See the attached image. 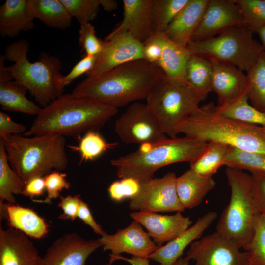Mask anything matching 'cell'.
Here are the masks:
<instances>
[{
  "instance_id": "obj_1",
  "label": "cell",
  "mask_w": 265,
  "mask_h": 265,
  "mask_svg": "<svg viewBox=\"0 0 265 265\" xmlns=\"http://www.w3.org/2000/svg\"><path fill=\"white\" fill-rule=\"evenodd\" d=\"M165 76L157 65L144 59L137 60L88 76L71 93L118 108L146 99L153 86Z\"/></svg>"
},
{
  "instance_id": "obj_2",
  "label": "cell",
  "mask_w": 265,
  "mask_h": 265,
  "mask_svg": "<svg viewBox=\"0 0 265 265\" xmlns=\"http://www.w3.org/2000/svg\"><path fill=\"white\" fill-rule=\"evenodd\" d=\"M118 109L94 100L67 93L41 108L30 128L23 134L34 136L55 133L76 138L95 131L114 116Z\"/></svg>"
},
{
  "instance_id": "obj_3",
  "label": "cell",
  "mask_w": 265,
  "mask_h": 265,
  "mask_svg": "<svg viewBox=\"0 0 265 265\" xmlns=\"http://www.w3.org/2000/svg\"><path fill=\"white\" fill-rule=\"evenodd\" d=\"M177 132L207 143L218 142L265 154V134L262 126L223 117L217 112L212 102L200 107L182 122Z\"/></svg>"
},
{
  "instance_id": "obj_4",
  "label": "cell",
  "mask_w": 265,
  "mask_h": 265,
  "mask_svg": "<svg viewBox=\"0 0 265 265\" xmlns=\"http://www.w3.org/2000/svg\"><path fill=\"white\" fill-rule=\"evenodd\" d=\"M207 142L186 136L169 138L153 144L141 145L138 150L112 159L118 178L131 177L140 182L153 178L165 166L179 162L190 163L202 153Z\"/></svg>"
},
{
  "instance_id": "obj_5",
  "label": "cell",
  "mask_w": 265,
  "mask_h": 265,
  "mask_svg": "<svg viewBox=\"0 0 265 265\" xmlns=\"http://www.w3.org/2000/svg\"><path fill=\"white\" fill-rule=\"evenodd\" d=\"M8 161L25 185L31 178L42 177L68 164L65 137L55 133L34 136L10 135L0 138Z\"/></svg>"
},
{
  "instance_id": "obj_6",
  "label": "cell",
  "mask_w": 265,
  "mask_h": 265,
  "mask_svg": "<svg viewBox=\"0 0 265 265\" xmlns=\"http://www.w3.org/2000/svg\"><path fill=\"white\" fill-rule=\"evenodd\" d=\"M29 47L27 40H19L7 45L3 55L5 60L14 62L8 67L14 80L44 107L63 94V64L58 57L45 52L40 54L38 60L31 62L27 57Z\"/></svg>"
},
{
  "instance_id": "obj_7",
  "label": "cell",
  "mask_w": 265,
  "mask_h": 265,
  "mask_svg": "<svg viewBox=\"0 0 265 265\" xmlns=\"http://www.w3.org/2000/svg\"><path fill=\"white\" fill-rule=\"evenodd\" d=\"M225 173L230 198L217 222L216 232L245 251L261 212L254 196L251 174L229 167Z\"/></svg>"
},
{
  "instance_id": "obj_8",
  "label": "cell",
  "mask_w": 265,
  "mask_h": 265,
  "mask_svg": "<svg viewBox=\"0 0 265 265\" xmlns=\"http://www.w3.org/2000/svg\"><path fill=\"white\" fill-rule=\"evenodd\" d=\"M146 100L163 132L175 138L178 126L200 107L204 99L185 79L165 76L153 86Z\"/></svg>"
},
{
  "instance_id": "obj_9",
  "label": "cell",
  "mask_w": 265,
  "mask_h": 265,
  "mask_svg": "<svg viewBox=\"0 0 265 265\" xmlns=\"http://www.w3.org/2000/svg\"><path fill=\"white\" fill-rule=\"evenodd\" d=\"M253 34L243 24L231 27L212 38L191 41L187 47L192 54L228 63L247 72L264 50L253 38Z\"/></svg>"
},
{
  "instance_id": "obj_10",
  "label": "cell",
  "mask_w": 265,
  "mask_h": 265,
  "mask_svg": "<svg viewBox=\"0 0 265 265\" xmlns=\"http://www.w3.org/2000/svg\"><path fill=\"white\" fill-rule=\"evenodd\" d=\"M115 132L127 144H153L167 139L146 104L132 103L115 121Z\"/></svg>"
},
{
  "instance_id": "obj_11",
  "label": "cell",
  "mask_w": 265,
  "mask_h": 265,
  "mask_svg": "<svg viewBox=\"0 0 265 265\" xmlns=\"http://www.w3.org/2000/svg\"><path fill=\"white\" fill-rule=\"evenodd\" d=\"M177 178L175 173L169 172L161 178L140 182L139 192L130 199V209L153 212H183L185 209L177 192Z\"/></svg>"
},
{
  "instance_id": "obj_12",
  "label": "cell",
  "mask_w": 265,
  "mask_h": 265,
  "mask_svg": "<svg viewBox=\"0 0 265 265\" xmlns=\"http://www.w3.org/2000/svg\"><path fill=\"white\" fill-rule=\"evenodd\" d=\"M216 231L192 242L186 257L193 265H250L248 252Z\"/></svg>"
},
{
  "instance_id": "obj_13",
  "label": "cell",
  "mask_w": 265,
  "mask_h": 265,
  "mask_svg": "<svg viewBox=\"0 0 265 265\" xmlns=\"http://www.w3.org/2000/svg\"><path fill=\"white\" fill-rule=\"evenodd\" d=\"M144 59L143 44L125 32L107 36L95 65L86 75L95 76L124 64Z\"/></svg>"
},
{
  "instance_id": "obj_14",
  "label": "cell",
  "mask_w": 265,
  "mask_h": 265,
  "mask_svg": "<svg viewBox=\"0 0 265 265\" xmlns=\"http://www.w3.org/2000/svg\"><path fill=\"white\" fill-rule=\"evenodd\" d=\"M98 240L103 250H110L111 256L126 253L132 256L147 258L159 247L142 225L135 220L115 234L105 233Z\"/></svg>"
},
{
  "instance_id": "obj_15",
  "label": "cell",
  "mask_w": 265,
  "mask_h": 265,
  "mask_svg": "<svg viewBox=\"0 0 265 265\" xmlns=\"http://www.w3.org/2000/svg\"><path fill=\"white\" fill-rule=\"evenodd\" d=\"M243 24V16L234 0H209L191 41L212 38L231 27Z\"/></svg>"
},
{
  "instance_id": "obj_16",
  "label": "cell",
  "mask_w": 265,
  "mask_h": 265,
  "mask_svg": "<svg viewBox=\"0 0 265 265\" xmlns=\"http://www.w3.org/2000/svg\"><path fill=\"white\" fill-rule=\"evenodd\" d=\"M101 245L98 239L86 240L76 233L56 239L42 257V265H86L88 257Z\"/></svg>"
},
{
  "instance_id": "obj_17",
  "label": "cell",
  "mask_w": 265,
  "mask_h": 265,
  "mask_svg": "<svg viewBox=\"0 0 265 265\" xmlns=\"http://www.w3.org/2000/svg\"><path fill=\"white\" fill-rule=\"evenodd\" d=\"M43 258L27 236L16 229L0 227V265H42Z\"/></svg>"
},
{
  "instance_id": "obj_18",
  "label": "cell",
  "mask_w": 265,
  "mask_h": 265,
  "mask_svg": "<svg viewBox=\"0 0 265 265\" xmlns=\"http://www.w3.org/2000/svg\"><path fill=\"white\" fill-rule=\"evenodd\" d=\"M130 217L144 226L154 242L159 247L172 240L189 228L192 222L181 212L173 215H161L156 212H133Z\"/></svg>"
},
{
  "instance_id": "obj_19",
  "label": "cell",
  "mask_w": 265,
  "mask_h": 265,
  "mask_svg": "<svg viewBox=\"0 0 265 265\" xmlns=\"http://www.w3.org/2000/svg\"><path fill=\"white\" fill-rule=\"evenodd\" d=\"M123 18L108 36L127 33L144 43L153 34V0H123Z\"/></svg>"
},
{
  "instance_id": "obj_20",
  "label": "cell",
  "mask_w": 265,
  "mask_h": 265,
  "mask_svg": "<svg viewBox=\"0 0 265 265\" xmlns=\"http://www.w3.org/2000/svg\"><path fill=\"white\" fill-rule=\"evenodd\" d=\"M216 212H207L175 238L149 255L147 258L160 265H173L181 257L186 248L199 239L205 231L217 219Z\"/></svg>"
},
{
  "instance_id": "obj_21",
  "label": "cell",
  "mask_w": 265,
  "mask_h": 265,
  "mask_svg": "<svg viewBox=\"0 0 265 265\" xmlns=\"http://www.w3.org/2000/svg\"><path fill=\"white\" fill-rule=\"evenodd\" d=\"M208 59L212 70V92L216 94L217 106H220L245 90L246 76L243 71L232 64L215 59Z\"/></svg>"
},
{
  "instance_id": "obj_22",
  "label": "cell",
  "mask_w": 265,
  "mask_h": 265,
  "mask_svg": "<svg viewBox=\"0 0 265 265\" xmlns=\"http://www.w3.org/2000/svg\"><path fill=\"white\" fill-rule=\"evenodd\" d=\"M209 0H189L164 32L175 43L187 47L191 41L206 8Z\"/></svg>"
},
{
  "instance_id": "obj_23",
  "label": "cell",
  "mask_w": 265,
  "mask_h": 265,
  "mask_svg": "<svg viewBox=\"0 0 265 265\" xmlns=\"http://www.w3.org/2000/svg\"><path fill=\"white\" fill-rule=\"evenodd\" d=\"M0 219L7 221L9 226L37 239L45 237L49 225L33 210L18 204L0 202Z\"/></svg>"
},
{
  "instance_id": "obj_24",
  "label": "cell",
  "mask_w": 265,
  "mask_h": 265,
  "mask_svg": "<svg viewBox=\"0 0 265 265\" xmlns=\"http://www.w3.org/2000/svg\"><path fill=\"white\" fill-rule=\"evenodd\" d=\"M34 18L28 0H6L0 6V34L13 38L33 28Z\"/></svg>"
},
{
  "instance_id": "obj_25",
  "label": "cell",
  "mask_w": 265,
  "mask_h": 265,
  "mask_svg": "<svg viewBox=\"0 0 265 265\" xmlns=\"http://www.w3.org/2000/svg\"><path fill=\"white\" fill-rule=\"evenodd\" d=\"M216 186L212 177L200 176L189 169L176 180V189L181 204L185 209L199 205Z\"/></svg>"
},
{
  "instance_id": "obj_26",
  "label": "cell",
  "mask_w": 265,
  "mask_h": 265,
  "mask_svg": "<svg viewBox=\"0 0 265 265\" xmlns=\"http://www.w3.org/2000/svg\"><path fill=\"white\" fill-rule=\"evenodd\" d=\"M156 33L162 45V54L158 66L168 77L185 79L186 66L191 53L187 47L171 40L164 32Z\"/></svg>"
},
{
  "instance_id": "obj_27",
  "label": "cell",
  "mask_w": 265,
  "mask_h": 265,
  "mask_svg": "<svg viewBox=\"0 0 265 265\" xmlns=\"http://www.w3.org/2000/svg\"><path fill=\"white\" fill-rule=\"evenodd\" d=\"M34 18L48 26L65 29L71 25L72 17L60 0H28Z\"/></svg>"
},
{
  "instance_id": "obj_28",
  "label": "cell",
  "mask_w": 265,
  "mask_h": 265,
  "mask_svg": "<svg viewBox=\"0 0 265 265\" xmlns=\"http://www.w3.org/2000/svg\"><path fill=\"white\" fill-rule=\"evenodd\" d=\"M27 91L15 80L0 82V104L3 109L37 116L41 108L26 97Z\"/></svg>"
},
{
  "instance_id": "obj_29",
  "label": "cell",
  "mask_w": 265,
  "mask_h": 265,
  "mask_svg": "<svg viewBox=\"0 0 265 265\" xmlns=\"http://www.w3.org/2000/svg\"><path fill=\"white\" fill-rule=\"evenodd\" d=\"M232 147L218 142H209L200 156L190 163V169L204 177H212L225 165Z\"/></svg>"
},
{
  "instance_id": "obj_30",
  "label": "cell",
  "mask_w": 265,
  "mask_h": 265,
  "mask_svg": "<svg viewBox=\"0 0 265 265\" xmlns=\"http://www.w3.org/2000/svg\"><path fill=\"white\" fill-rule=\"evenodd\" d=\"M245 90L227 103L216 106L217 112L220 115L236 121L251 124H265V113L256 109L248 103Z\"/></svg>"
},
{
  "instance_id": "obj_31",
  "label": "cell",
  "mask_w": 265,
  "mask_h": 265,
  "mask_svg": "<svg viewBox=\"0 0 265 265\" xmlns=\"http://www.w3.org/2000/svg\"><path fill=\"white\" fill-rule=\"evenodd\" d=\"M212 70L209 59L192 54L186 69L185 80L204 99L212 92Z\"/></svg>"
},
{
  "instance_id": "obj_32",
  "label": "cell",
  "mask_w": 265,
  "mask_h": 265,
  "mask_svg": "<svg viewBox=\"0 0 265 265\" xmlns=\"http://www.w3.org/2000/svg\"><path fill=\"white\" fill-rule=\"evenodd\" d=\"M25 184L10 166L3 141L0 139V202L15 204L14 195L21 194Z\"/></svg>"
},
{
  "instance_id": "obj_33",
  "label": "cell",
  "mask_w": 265,
  "mask_h": 265,
  "mask_svg": "<svg viewBox=\"0 0 265 265\" xmlns=\"http://www.w3.org/2000/svg\"><path fill=\"white\" fill-rule=\"evenodd\" d=\"M246 91L251 105L265 113V51L247 71Z\"/></svg>"
},
{
  "instance_id": "obj_34",
  "label": "cell",
  "mask_w": 265,
  "mask_h": 265,
  "mask_svg": "<svg viewBox=\"0 0 265 265\" xmlns=\"http://www.w3.org/2000/svg\"><path fill=\"white\" fill-rule=\"evenodd\" d=\"M189 0H153V33L164 32Z\"/></svg>"
},
{
  "instance_id": "obj_35",
  "label": "cell",
  "mask_w": 265,
  "mask_h": 265,
  "mask_svg": "<svg viewBox=\"0 0 265 265\" xmlns=\"http://www.w3.org/2000/svg\"><path fill=\"white\" fill-rule=\"evenodd\" d=\"M225 166L250 173H265V154L250 152L232 147Z\"/></svg>"
},
{
  "instance_id": "obj_36",
  "label": "cell",
  "mask_w": 265,
  "mask_h": 265,
  "mask_svg": "<svg viewBox=\"0 0 265 265\" xmlns=\"http://www.w3.org/2000/svg\"><path fill=\"white\" fill-rule=\"evenodd\" d=\"M117 144L106 142L98 132L91 131L87 132L80 139L79 146H70V147L80 152L81 162L94 160L104 152L115 147Z\"/></svg>"
},
{
  "instance_id": "obj_37",
  "label": "cell",
  "mask_w": 265,
  "mask_h": 265,
  "mask_svg": "<svg viewBox=\"0 0 265 265\" xmlns=\"http://www.w3.org/2000/svg\"><path fill=\"white\" fill-rule=\"evenodd\" d=\"M239 6L245 24L253 33L265 26V0H234Z\"/></svg>"
},
{
  "instance_id": "obj_38",
  "label": "cell",
  "mask_w": 265,
  "mask_h": 265,
  "mask_svg": "<svg viewBox=\"0 0 265 265\" xmlns=\"http://www.w3.org/2000/svg\"><path fill=\"white\" fill-rule=\"evenodd\" d=\"M245 251L250 265H265V215L262 213L257 218L252 239Z\"/></svg>"
},
{
  "instance_id": "obj_39",
  "label": "cell",
  "mask_w": 265,
  "mask_h": 265,
  "mask_svg": "<svg viewBox=\"0 0 265 265\" xmlns=\"http://www.w3.org/2000/svg\"><path fill=\"white\" fill-rule=\"evenodd\" d=\"M71 17L80 23H90L97 16L99 0H60Z\"/></svg>"
},
{
  "instance_id": "obj_40",
  "label": "cell",
  "mask_w": 265,
  "mask_h": 265,
  "mask_svg": "<svg viewBox=\"0 0 265 265\" xmlns=\"http://www.w3.org/2000/svg\"><path fill=\"white\" fill-rule=\"evenodd\" d=\"M79 42L85 52V55H99L103 50L104 40L95 34L94 26L90 23L80 24Z\"/></svg>"
},
{
  "instance_id": "obj_41",
  "label": "cell",
  "mask_w": 265,
  "mask_h": 265,
  "mask_svg": "<svg viewBox=\"0 0 265 265\" xmlns=\"http://www.w3.org/2000/svg\"><path fill=\"white\" fill-rule=\"evenodd\" d=\"M140 187L139 181L128 177L112 182L107 190L111 199L116 202H120L126 198L130 199L134 197L139 192Z\"/></svg>"
},
{
  "instance_id": "obj_42",
  "label": "cell",
  "mask_w": 265,
  "mask_h": 265,
  "mask_svg": "<svg viewBox=\"0 0 265 265\" xmlns=\"http://www.w3.org/2000/svg\"><path fill=\"white\" fill-rule=\"evenodd\" d=\"M67 175L60 171L50 172L45 176V188L47 196L44 200L33 201L36 202L51 203L53 199H55L60 196V192L64 189H69L70 183L66 179Z\"/></svg>"
},
{
  "instance_id": "obj_43",
  "label": "cell",
  "mask_w": 265,
  "mask_h": 265,
  "mask_svg": "<svg viewBox=\"0 0 265 265\" xmlns=\"http://www.w3.org/2000/svg\"><path fill=\"white\" fill-rule=\"evenodd\" d=\"M98 55H85L79 61L66 75L62 77L61 84L63 88L69 85L76 79L84 74H88L94 67Z\"/></svg>"
},
{
  "instance_id": "obj_44",
  "label": "cell",
  "mask_w": 265,
  "mask_h": 265,
  "mask_svg": "<svg viewBox=\"0 0 265 265\" xmlns=\"http://www.w3.org/2000/svg\"><path fill=\"white\" fill-rule=\"evenodd\" d=\"M60 199L58 206L62 210L63 213L58 218L61 220H75L79 209L80 195L60 196Z\"/></svg>"
},
{
  "instance_id": "obj_45",
  "label": "cell",
  "mask_w": 265,
  "mask_h": 265,
  "mask_svg": "<svg viewBox=\"0 0 265 265\" xmlns=\"http://www.w3.org/2000/svg\"><path fill=\"white\" fill-rule=\"evenodd\" d=\"M143 44L145 60L158 66L162 54V45L158 34L153 33Z\"/></svg>"
},
{
  "instance_id": "obj_46",
  "label": "cell",
  "mask_w": 265,
  "mask_h": 265,
  "mask_svg": "<svg viewBox=\"0 0 265 265\" xmlns=\"http://www.w3.org/2000/svg\"><path fill=\"white\" fill-rule=\"evenodd\" d=\"M252 189L261 213L265 215V173L251 172Z\"/></svg>"
},
{
  "instance_id": "obj_47",
  "label": "cell",
  "mask_w": 265,
  "mask_h": 265,
  "mask_svg": "<svg viewBox=\"0 0 265 265\" xmlns=\"http://www.w3.org/2000/svg\"><path fill=\"white\" fill-rule=\"evenodd\" d=\"M26 131L24 125L14 122L7 114L0 112V138L10 135L24 134Z\"/></svg>"
},
{
  "instance_id": "obj_48",
  "label": "cell",
  "mask_w": 265,
  "mask_h": 265,
  "mask_svg": "<svg viewBox=\"0 0 265 265\" xmlns=\"http://www.w3.org/2000/svg\"><path fill=\"white\" fill-rule=\"evenodd\" d=\"M77 217L89 226L96 233L102 236L106 233L95 220L88 204L81 198L80 200Z\"/></svg>"
},
{
  "instance_id": "obj_49",
  "label": "cell",
  "mask_w": 265,
  "mask_h": 265,
  "mask_svg": "<svg viewBox=\"0 0 265 265\" xmlns=\"http://www.w3.org/2000/svg\"><path fill=\"white\" fill-rule=\"evenodd\" d=\"M45 190L46 188L44 178L35 177L26 184L21 194L33 200L34 196L43 195Z\"/></svg>"
},
{
  "instance_id": "obj_50",
  "label": "cell",
  "mask_w": 265,
  "mask_h": 265,
  "mask_svg": "<svg viewBox=\"0 0 265 265\" xmlns=\"http://www.w3.org/2000/svg\"><path fill=\"white\" fill-rule=\"evenodd\" d=\"M109 264H111L114 261L117 260H123L127 262L131 265H150L149 259L147 258H141L132 256L131 258H126L121 255H109Z\"/></svg>"
},
{
  "instance_id": "obj_51",
  "label": "cell",
  "mask_w": 265,
  "mask_h": 265,
  "mask_svg": "<svg viewBox=\"0 0 265 265\" xmlns=\"http://www.w3.org/2000/svg\"><path fill=\"white\" fill-rule=\"evenodd\" d=\"M5 60L3 54H1L0 56V82L9 81L14 80L8 67L4 65Z\"/></svg>"
},
{
  "instance_id": "obj_52",
  "label": "cell",
  "mask_w": 265,
  "mask_h": 265,
  "mask_svg": "<svg viewBox=\"0 0 265 265\" xmlns=\"http://www.w3.org/2000/svg\"><path fill=\"white\" fill-rule=\"evenodd\" d=\"M99 2L100 6L106 11L111 12L118 7V2L114 0H99Z\"/></svg>"
},
{
  "instance_id": "obj_53",
  "label": "cell",
  "mask_w": 265,
  "mask_h": 265,
  "mask_svg": "<svg viewBox=\"0 0 265 265\" xmlns=\"http://www.w3.org/2000/svg\"><path fill=\"white\" fill-rule=\"evenodd\" d=\"M260 37L262 43V46L265 51V26L261 27L257 33Z\"/></svg>"
},
{
  "instance_id": "obj_54",
  "label": "cell",
  "mask_w": 265,
  "mask_h": 265,
  "mask_svg": "<svg viewBox=\"0 0 265 265\" xmlns=\"http://www.w3.org/2000/svg\"><path fill=\"white\" fill-rule=\"evenodd\" d=\"M189 261L186 256H182L173 265H190Z\"/></svg>"
},
{
  "instance_id": "obj_55",
  "label": "cell",
  "mask_w": 265,
  "mask_h": 265,
  "mask_svg": "<svg viewBox=\"0 0 265 265\" xmlns=\"http://www.w3.org/2000/svg\"><path fill=\"white\" fill-rule=\"evenodd\" d=\"M262 126V130H263V131L264 133V134H265V124L263 126Z\"/></svg>"
}]
</instances>
